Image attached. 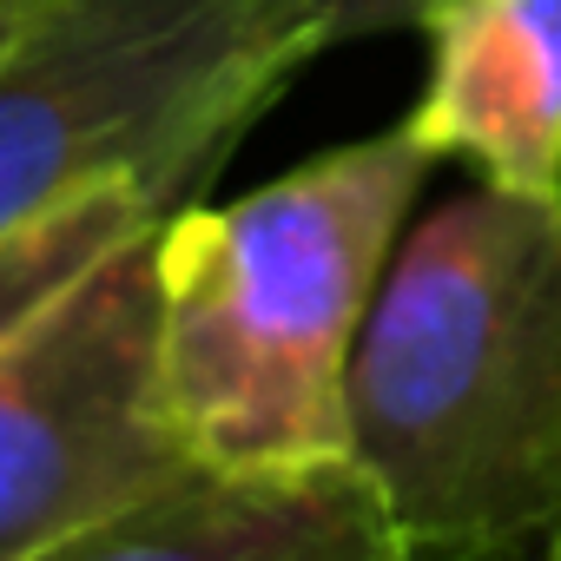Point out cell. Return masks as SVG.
<instances>
[{
	"instance_id": "2",
	"label": "cell",
	"mask_w": 561,
	"mask_h": 561,
	"mask_svg": "<svg viewBox=\"0 0 561 561\" xmlns=\"http://www.w3.org/2000/svg\"><path fill=\"white\" fill-rule=\"evenodd\" d=\"M436 165L397 119L244 198H192L159 225V364L205 469L291 476L357 462V344Z\"/></svg>"
},
{
	"instance_id": "3",
	"label": "cell",
	"mask_w": 561,
	"mask_h": 561,
	"mask_svg": "<svg viewBox=\"0 0 561 561\" xmlns=\"http://www.w3.org/2000/svg\"><path fill=\"white\" fill-rule=\"evenodd\" d=\"M324 47L318 0H54L0 54V238L113 179L192 205Z\"/></svg>"
},
{
	"instance_id": "6",
	"label": "cell",
	"mask_w": 561,
	"mask_h": 561,
	"mask_svg": "<svg viewBox=\"0 0 561 561\" xmlns=\"http://www.w3.org/2000/svg\"><path fill=\"white\" fill-rule=\"evenodd\" d=\"M410 133L508 192H561V0H436Z\"/></svg>"
},
{
	"instance_id": "9",
	"label": "cell",
	"mask_w": 561,
	"mask_h": 561,
	"mask_svg": "<svg viewBox=\"0 0 561 561\" xmlns=\"http://www.w3.org/2000/svg\"><path fill=\"white\" fill-rule=\"evenodd\" d=\"M410 561H561V535H535L515 548H476V554H410Z\"/></svg>"
},
{
	"instance_id": "10",
	"label": "cell",
	"mask_w": 561,
	"mask_h": 561,
	"mask_svg": "<svg viewBox=\"0 0 561 561\" xmlns=\"http://www.w3.org/2000/svg\"><path fill=\"white\" fill-rule=\"evenodd\" d=\"M47 8H54V0H0V54H8Z\"/></svg>"
},
{
	"instance_id": "7",
	"label": "cell",
	"mask_w": 561,
	"mask_h": 561,
	"mask_svg": "<svg viewBox=\"0 0 561 561\" xmlns=\"http://www.w3.org/2000/svg\"><path fill=\"white\" fill-rule=\"evenodd\" d=\"M159 218H172V211L146 185L113 179V185H93L73 205L8 231L0 238V351H14L87 271H100L126 238L152 231Z\"/></svg>"
},
{
	"instance_id": "4",
	"label": "cell",
	"mask_w": 561,
	"mask_h": 561,
	"mask_svg": "<svg viewBox=\"0 0 561 561\" xmlns=\"http://www.w3.org/2000/svg\"><path fill=\"white\" fill-rule=\"evenodd\" d=\"M159 225L126 238L0 351V561H34L205 469L159 364Z\"/></svg>"
},
{
	"instance_id": "5",
	"label": "cell",
	"mask_w": 561,
	"mask_h": 561,
	"mask_svg": "<svg viewBox=\"0 0 561 561\" xmlns=\"http://www.w3.org/2000/svg\"><path fill=\"white\" fill-rule=\"evenodd\" d=\"M34 561H410V541L357 462L291 476L192 469Z\"/></svg>"
},
{
	"instance_id": "8",
	"label": "cell",
	"mask_w": 561,
	"mask_h": 561,
	"mask_svg": "<svg viewBox=\"0 0 561 561\" xmlns=\"http://www.w3.org/2000/svg\"><path fill=\"white\" fill-rule=\"evenodd\" d=\"M430 8L436 0H318V21H324V41L344 47V41H377V34H416Z\"/></svg>"
},
{
	"instance_id": "1",
	"label": "cell",
	"mask_w": 561,
	"mask_h": 561,
	"mask_svg": "<svg viewBox=\"0 0 561 561\" xmlns=\"http://www.w3.org/2000/svg\"><path fill=\"white\" fill-rule=\"evenodd\" d=\"M351 443L410 554L561 535V192L476 179L403 231L351 370Z\"/></svg>"
}]
</instances>
